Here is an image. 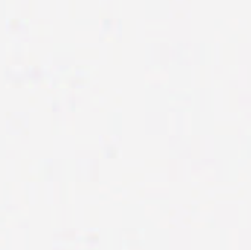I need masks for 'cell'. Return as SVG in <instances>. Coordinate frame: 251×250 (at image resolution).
Wrapping results in <instances>:
<instances>
[]
</instances>
